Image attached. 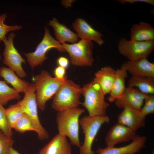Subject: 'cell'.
<instances>
[{
	"label": "cell",
	"instance_id": "obj_26",
	"mask_svg": "<svg viewBox=\"0 0 154 154\" xmlns=\"http://www.w3.org/2000/svg\"><path fill=\"white\" fill-rule=\"evenodd\" d=\"M13 129L21 133L28 131H34L36 132V131L32 122L25 114L17 121L13 126Z\"/></svg>",
	"mask_w": 154,
	"mask_h": 154
},
{
	"label": "cell",
	"instance_id": "obj_20",
	"mask_svg": "<svg viewBox=\"0 0 154 154\" xmlns=\"http://www.w3.org/2000/svg\"><path fill=\"white\" fill-rule=\"evenodd\" d=\"M48 25L52 27L57 39L60 44L68 42L72 44L78 40L77 34L72 31L66 26L59 23L55 18L50 21Z\"/></svg>",
	"mask_w": 154,
	"mask_h": 154
},
{
	"label": "cell",
	"instance_id": "obj_1",
	"mask_svg": "<svg viewBox=\"0 0 154 154\" xmlns=\"http://www.w3.org/2000/svg\"><path fill=\"white\" fill-rule=\"evenodd\" d=\"M85 110L78 107L58 112L56 116L57 128L59 134L68 137L71 144L80 147L79 119Z\"/></svg>",
	"mask_w": 154,
	"mask_h": 154
},
{
	"label": "cell",
	"instance_id": "obj_24",
	"mask_svg": "<svg viewBox=\"0 0 154 154\" xmlns=\"http://www.w3.org/2000/svg\"><path fill=\"white\" fill-rule=\"evenodd\" d=\"M19 93L9 86L4 81L0 80V104L5 105L10 101L19 100Z\"/></svg>",
	"mask_w": 154,
	"mask_h": 154
},
{
	"label": "cell",
	"instance_id": "obj_31",
	"mask_svg": "<svg viewBox=\"0 0 154 154\" xmlns=\"http://www.w3.org/2000/svg\"><path fill=\"white\" fill-rule=\"evenodd\" d=\"M66 72V69L58 66L55 68L54 71L55 77L60 80L67 78Z\"/></svg>",
	"mask_w": 154,
	"mask_h": 154
},
{
	"label": "cell",
	"instance_id": "obj_27",
	"mask_svg": "<svg viewBox=\"0 0 154 154\" xmlns=\"http://www.w3.org/2000/svg\"><path fill=\"white\" fill-rule=\"evenodd\" d=\"M6 109L0 104V129L6 135L12 137V129L10 125L6 115Z\"/></svg>",
	"mask_w": 154,
	"mask_h": 154
},
{
	"label": "cell",
	"instance_id": "obj_28",
	"mask_svg": "<svg viewBox=\"0 0 154 154\" xmlns=\"http://www.w3.org/2000/svg\"><path fill=\"white\" fill-rule=\"evenodd\" d=\"M6 13L0 15V41H3L6 38L5 35L8 32L19 30L22 28L21 26L16 25L13 26L7 25L4 23L6 18Z\"/></svg>",
	"mask_w": 154,
	"mask_h": 154
},
{
	"label": "cell",
	"instance_id": "obj_15",
	"mask_svg": "<svg viewBox=\"0 0 154 154\" xmlns=\"http://www.w3.org/2000/svg\"><path fill=\"white\" fill-rule=\"evenodd\" d=\"M147 139L145 136L136 135L131 142L127 145L119 147L114 146L98 148L96 152L99 154H134L144 146Z\"/></svg>",
	"mask_w": 154,
	"mask_h": 154
},
{
	"label": "cell",
	"instance_id": "obj_17",
	"mask_svg": "<svg viewBox=\"0 0 154 154\" xmlns=\"http://www.w3.org/2000/svg\"><path fill=\"white\" fill-rule=\"evenodd\" d=\"M71 144L67 137L58 133L43 147L37 154H71Z\"/></svg>",
	"mask_w": 154,
	"mask_h": 154
},
{
	"label": "cell",
	"instance_id": "obj_2",
	"mask_svg": "<svg viewBox=\"0 0 154 154\" xmlns=\"http://www.w3.org/2000/svg\"><path fill=\"white\" fill-rule=\"evenodd\" d=\"M67 79L60 80L52 77L45 70H42L40 73L33 77L37 103L40 110L44 111L45 110L47 102L54 96Z\"/></svg>",
	"mask_w": 154,
	"mask_h": 154
},
{
	"label": "cell",
	"instance_id": "obj_14",
	"mask_svg": "<svg viewBox=\"0 0 154 154\" xmlns=\"http://www.w3.org/2000/svg\"><path fill=\"white\" fill-rule=\"evenodd\" d=\"M72 27L81 39L94 41L100 46L104 43L103 34L96 30L84 19L77 18L72 23Z\"/></svg>",
	"mask_w": 154,
	"mask_h": 154
},
{
	"label": "cell",
	"instance_id": "obj_3",
	"mask_svg": "<svg viewBox=\"0 0 154 154\" xmlns=\"http://www.w3.org/2000/svg\"><path fill=\"white\" fill-rule=\"evenodd\" d=\"M81 94L84 98L81 105L87 110L88 116L106 115L110 104L105 100V95L97 83L93 80L85 84L82 88Z\"/></svg>",
	"mask_w": 154,
	"mask_h": 154
},
{
	"label": "cell",
	"instance_id": "obj_22",
	"mask_svg": "<svg viewBox=\"0 0 154 154\" xmlns=\"http://www.w3.org/2000/svg\"><path fill=\"white\" fill-rule=\"evenodd\" d=\"M0 76L11 85L13 88L19 93H24L31 85V84L19 78L14 71L9 68L2 67L0 68Z\"/></svg>",
	"mask_w": 154,
	"mask_h": 154
},
{
	"label": "cell",
	"instance_id": "obj_12",
	"mask_svg": "<svg viewBox=\"0 0 154 154\" xmlns=\"http://www.w3.org/2000/svg\"><path fill=\"white\" fill-rule=\"evenodd\" d=\"M136 131L121 124H115L110 128L106 136L107 147H114L118 143L132 140L136 135Z\"/></svg>",
	"mask_w": 154,
	"mask_h": 154
},
{
	"label": "cell",
	"instance_id": "obj_6",
	"mask_svg": "<svg viewBox=\"0 0 154 154\" xmlns=\"http://www.w3.org/2000/svg\"><path fill=\"white\" fill-rule=\"evenodd\" d=\"M36 89L33 84L25 92L23 99L18 103L21 107L24 114L30 119L36 129L39 139L41 140L48 139L49 134L42 125L39 119L37 110Z\"/></svg>",
	"mask_w": 154,
	"mask_h": 154
},
{
	"label": "cell",
	"instance_id": "obj_13",
	"mask_svg": "<svg viewBox=\"0 0 154 154\" xmlns=\"http://www.w3.org/2000/svg\"><path fill=\"white\" fill-rule=\"evenodd\" d=\"M121 67L131 76L154 78V63L149 61L147 58L128 60L124 62Z\"/></svg>",
	"mask_w": 154,
	"mask_h": 154
},
{
	"label": "cell",
	"instance_id": "obj_32",
	"mask_svg": "<svg viewBox=\"0 0 154 154\" xmlns=\"http://www.w3.org/2000/svg\"><path fill=\"white\" fill-rule=\"evenodd\" d=\"M117 1L124 4L127 3L133 4L135 3H144L154 5V0H117Z\"/></svg>",
	"mask_w": 154,
	"mask_h": 154
},
{
	"label": "cell",
	"instance_id": "obj_23",
	"mask_svg": "<svg viewBox=\"0 0 154 154\" xmlns=\"http://www.w3.org/2000/svg\"><path fill=\"white\" fill-rule=\"evenodd\" d=\"M127 87L136 88L146 94H154V78L131 76L128 80Z\"/></svg>",
	"mask_w": 154,
	"mask_h": 154
},
{
	"label": "cell",
	"instance_id": "obj_21",
	"mask_svg": "<svg viewBox=\"0 0 154 154\" xmlns=\"http://www.w3.org/2000/svg\"><path fill=\"white\" fill-rule=\"evenodd\" d=\"M127 75L128 72L121 67L116 70L115 80L107 98L108 102H114L122 95L126 88L125 80Z\"/></svg>",
	"mask_w": 154,
	"mask_h": 154
},
{
	"label": "cell",
	"instance_id": "obj_16",
	"mask_svg": "<svg viewBox=\"0 0 154 154\" xmlns=\"http://www.w3.org/2000/svg\"><path fill=\"white\" fill-rule=\"evenodd\" d=\"M123 109L118 116L117 123L135 131L145 125L146 117L139 111L127 107Z\"/></svg>",
	"mask_w": 154,
	"mask_h": 154
},
{
	"label": "cell",
	"instance_id": "obj_35",
	"mask_svg": "<svg viewBox=\"0 0 154 154\" xmlns=\"http://www.w3.org/2000/svg\"><path fill=\"white\" fill-rule=\"evenodd\" d=\"M1 56L0 54V60H1Z\"/></svg>",
	"mask_w": 154,
	"mask_h": 154
},
{
	"label": "cell",
	"instance_id": "obj_11",
	"mask_svg": "<svg viewBox=\"0 0 154 154\" xmlns=\"http://www.w3.org/2000/svg\"><path fill=\"white\" fill-rule=\"evenodd\" d=\"M147 95L136 88L127 87L122 95L114 102L119 108L127 107L139 111Z\"/></svg>",
	"mask_w": 154,
	"mask_h": 154
},
{
	"label": "cell",
	"instance_id": "obj_8",
	"mask_svg": "<svg viewBox=\"0 0 154 154\" xmlns=\"http://www.w3.org/2000/svg\"><path fill=\"white\" fill-rule=\"evenodd\" d=\"M154 49V40L139 41L122 38L117 44L119 53L129 60L147 58Z\"/></svg>",
	"mask_w": 154,
	"mask_h": 154
},
{
	"label": "cell",
	"instance_id": "obj_9",
	"mask_svg": "<svg viewBox=\"0 0 154 154\" xmlns=\"http://www.w3.org/2000/svg\"><path fill=\"white\" fill-rule=\"evenodd\" d=\"M45 33L43 38L33 52L24 53V55L31 68L41 65L48 57L47 52L50 49L55 48L60 52L65 51L61 44L54 39L50 34L48 27H44Z\"/></svg>",
	"mask_w": 154,
	"mask_h": 154
},
{
	"label": "cell",
	"instance_id": "obj_7",
	"mask_svg": "<svg viewBox=\"0 0 154 154\" xmlns=\"http://www.w3.org/2000/svg\"><path fill=\"white\" fill-rule=\"evenodd\" d=\"M61 46L69 54L71 64L80 66H90L94 62L92 55L93 45L92 41L81 39L71 44L63 43Z\"/></svg>",
	"mask_w": 154,
	"mask_h": 154
},
{
	"label": "cell",
	"instance_id": "obj_34",
	"mask_svg": "<svg viewBox=\"0 0 154 154\" xmlns=\"http://www.w3.org/2000/svg\"><path fill=\"white\" fill-rule=\"evenodd\" d=\"M7 154H21L16 150L13 148L11 147L9 150Z\"/></svg>",
	"mask_w": 154,
	"mask_h": 154
},
{
	"label": "cell",
	"instance_id": "obj_10",
	"mask_svg": "<svg viewBox=\"0 0 154 154\" xmlns=\"http://www.w3.org/2000/svg\"><path fill=\"white\" fill-rule=\"evenodd\" d=\"M15 36V33H11L7 38L6 37L3 40L5 45L3 53V63L14 71L19 77L24 78L26 76L27 74L22 64H25L26 61L14 46L13 39Z\"/></svg>",
	"mask_w": 154,
	"mask_h": 154
},
{
	"label": "cell",
	"instance_id": "obj_33",
	"mask_svg": "<svg viewBox=\"0 0 154 154\" xmlns=\"http://www.w3.org/2000/svg\"><path fill=\"white\" fill-rule=\"evenodd\" d=\"M57 62L58 66L66 69L67 68L69 65V62L68 59L64 56L59 57L57 60Z\"/></svg>",
	"mask_w": 154,
	"mask_h": 154
},
{
	"label": "cell",
	"instance_id": "obj_25",
	"mask_svg": "<svg viewBox=\"0 0 154 154\" xmlns=\"http://www.w3.org/2000/svg\"><path fill=\"white\" fill-rule=\"evenodd\" d=\"M6 113L8 121L12 129L14 124L24 114L18 103L9 106L6 109Z\"/></svg>",
	"mask_w": 154,
	"mask_h": 154
},
{
	"label": "cell",
	"instance_id": "obj_18",
	"mask_svg": "<svg viewBox=\"0 0 154 154\" xmlns=\"http://www.w3.org/2000/svg\"><path fill=\"white\" fill-rule=\"evenodd\" d=\"M116 74V70L109 66L102 67L95 74L93 80L99 84L105 96L111 90Z\"/></svg>",
	"mask_w": 154,
	"mask_h": 154
},
{
	"label": "cell",
	"instance_id": "obj_4",
	"mask_svg": "<svg viewBox=\"0 0 154 154\" xmlns=\"http://www.w3.org/2000/svg\"><path fill=\"white\" fill-rule=\"evenodd\" d=\"M81 90L79 85L67 79L54 96L52 108L59 112L81 105L80 101Z\"/></svg>",
	"mask_w": 154,
	"mask_h": 154
},
{
	"label": "cell",
	"instance_id": "obj_29",
	"mask_svg": "<svg viewBox=\"0 0 154 154\" xmlns=\"http://www.w3.org/2000/svg\"><path fill=\"white\" fill-rule=\"evenodd\" d=\"M12 137L5 135L0 129V154H7L14 144Z\"/></svg>",
	"mask_w": 154,
	"mask_h": 154
},
{
	"label": "cell",
	"instance_id": "obj_5",
	"mask_svg": "<svg viewBox=\"0 0 154 154\" xmlns=\"http://www.w3.org/2000/svg\"><path fill=\"white\" fill-rule=\"evenodd\" d=\"M109 117L102 116H85L80 119L79 125L84 135L83 143L80 148V154H95L92 149L94 140L102 126L109 123Z\"/></svg>",
	"mask_w": 154,
	"mask_h": 154
},
{
	"label": "cell",
	"instance_id": "obj_30",
	"mask_svg": "<svg viewBox=\"0 0 154 154\" xmlns=\"http://www.w3.org/2000/svg\"><path fill=\"white\" fill-rule=\"evenodd\" d=\"M139 111L142 115L145 117L148 114H154V94L147 95Z\"/></svg>",
	"mask_w": 154,
	"mask_h": 154
},
{
	"label": "cell",
	"instance_id": "obj_19",
	"mask_svg": "<svg viewBox=\"0 0 154 154\" xmlns=\"http://www.w3.org/2000/svg\"><path fill=\"white\" fill-rule=\"evenodd\" d=\"M130 40H154V28L148 23L141 21L133 25L130 29Z\"/></svg>",
	"mask_w": 154,
	"mask_h": 154
}]
</instances>
